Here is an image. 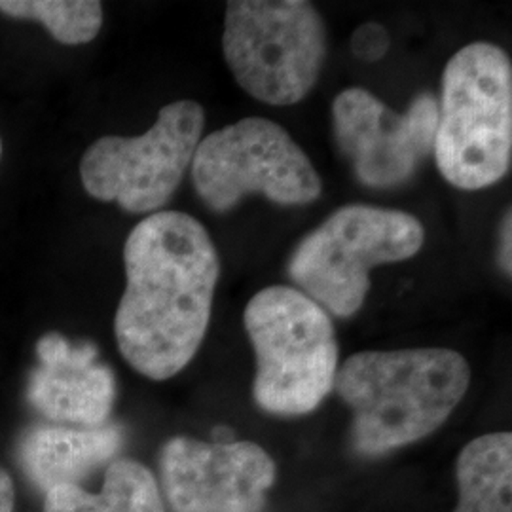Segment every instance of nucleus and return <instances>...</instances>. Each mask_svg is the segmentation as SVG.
Segmentation results:
<instances>
[{
    "label": "nucleus",
    "instance_id": "f257e3e1",
    "mask_svg": "<svg viewBox=\"0 0 512 512\" xmlns=\"http://www.w3.org/2000/svg\"><path fill=\"white\" fill-rule=\"evenodd\" d=\"M124 268L116 344L139 374L164 382L202 346L219 283L217 247L192 215L158 211L129 232Z\"/></svg>",
    "mask_w": 512,
    "mask_h": 512
},
{
    "label": "nucleus",
    "instance_id": "f03ea898",
    "mask_svg": "<svg viewBox=\"0 0 512 512\" xmlns=\"http://www.w3.org/2000/svg\"><path fill=\"white\" fill-rule=\"evenodd\" d=\"M471 366L442 348L363 351L338 368L334 389L353 412V444L378 456L437 431L465 397Z\"/></svg>",
    "mask_w": 512,
    "mask_h": 512
},
{
    "label": "nucleus",
    "instance_id": "7ed1b4c3",
    "mask_svg": "<svg viewBox=\"0 0 512 512\" xmlns=\"http://www.w3.org/2000/svg\"><path fill=\"white\" fill-rule=\"evenodd\" d=\"M435 160L461 190L501 181L512 160L511 57L492 42L461 48L442 74Z\"/></svg>",
    "mask_w": 512,
    "mask_h": 512
},
{
    "label": "nucleus",
    "instance_id": "20e7f679",
    "mask_svg": "<svg viewBox=\"0 0 512 512\" xmlns=\"http://www.w3.org/2000/svg\"><path fill=\"white\" fill-rule=\"evenodd\" d=\"M243 321L256 353V404L277 416L310 414L338 372L329 313L298 289L272 285L249 300Z\"/></svg>",
    "mask_w": 512,
    "mask_h": 512
},
{
    "label": "nucleus",
    "instance_id": "39448f33",
    "mask_svg": "<svg viewBox=\"0 0 512 512\" xmlns=\"http://www.w3.org/2000/svg\"><path fill=\"white\" fill-rule=\"evenodd\" d=\"M425 228L404 211L346 205L302 239L289 275L325 311L351 317L363 308L370 272L420 253Z\"/></svg>",
    "mask_w": 512,
    "mask_h": 512
},
{
    "label": "nucleus",
    "instance_id": "423d86ee",
    "mask_svg": "<svg viewBox=\"0 0 512 512\" xmlns=\"http://www.w3.org/2000/svg\"><path fill=\"white\" fill-rule=\"evenodd\" d=\"M222 50L243 92L289 107L319 80L327 55L325 23L304 0H234L226 4Z\"/></svg>",
    "mask_w": 512,
    "mask_h": 512
},
{
    "label": "nucleus",
    "instance_id": "0eeeda50",
    "mask_svg": "<svg viewBox=\"0 0 512 512\" xmlns=\"http://www.w3.org/2000/svg\"><path fill=\"white\" fill-rule=\"evenodd\" d=\"M190 167L198 196L217 213L251 194L279 205H308L323 192L308 154L268 118L251 116L213 131L200 141Z\"/></svg>",
    "mask_w": 512,
    "mask_h": 512
},
{
    "label": "nucleus",
    "instance_id": "6e6552de",
    "mask_svg": "<svg viewBox=\"0 0 512 512\" xmlns=\"http://www.w3.org/2000/svg\"><path fill=\"white\" fill-rule=\"evenodd\" d=\"M203 126L202 105L181 99L165 105L156 124L139 137L97 139L80 160L84 190L133 215L158 213L183 183L202 141Z\"/></svg>",
    "mask_w": 512,
    "mask_h": 512
},
{
    "label": "nucleus",
    "instance_id": "1a4fd4ad",
    "mask_svg": "<svg viewBox=\"0 0 512 512\" xmlns=\"http://www.w3.org/2000/svg\"><path fill=\"white\" fill-rule=\"evenodd\" d=\"M334 135L355 177L368 188L408 183L433 152L439 99L420 93L406 112H395L374 93L348 88L332 103Z\"/></svg>",
    "mask_w": 512,
    "mask_h": 512
},
{
    "label": "nucleus",
    "instance_id": "9d476101",
    "mask_svg": "<svg viewBox=\"0 0 512 512\" xmlns=\"http://www.w3.org/2000/svg\"><path fill=\"white\" fill-rule=\"evenodd\" d=\"M162 478L175 512H258L275 465L253 442L177 437L162 450Z\"/></svg>",
    "mask_w": 512,
    "mask_h": 512
},
{
    "label": "nucleus",
    "instance_id": "9b49d317",
    "mask_svg": "<svg viewBox=\"0 0 512 512\" xmlns=\"http://www.w3.org/2000/svg\"><path fill=\"white\" fill-rule=\"evenodd\" d=\"M38 366L29 376L27 401L55 423L101 427L109 420L116 382L90 342L46 332L37 342Z\"/></svg>",
    "mask_w": 512,
    "mask_h": 512
},
{
    "label": "nucleus",
    "instance_id": "f8f14e48",
    "mask_svg": "<svg viewBox=\"0 0 512 512\" xmlns=\"http://www.w3.org/2000/svg\"><path fill=\"white\" fill-rule=\"evenodd\" d=\"M120 444L122 431L116 425H42L23 437L19 458L38 488L50 492L57 486H78V480L107 463Z\"/></svg>",
    "mask_w": 512,
    "mask_h": 512
},
{
    "label": "nucleus",
    "instance_id": "ddd939ff",
    "mask_svg": "<svg viewBox=\"0 0 512 512\" xmlns=\"http://www.w3.org/2000/svg\"><path fill=\"white\" fill-rule=\"evenodd\" d=\"M458 486L454 512H512L511 433L471 440L459 454Z\"/></svg>",
    "mask_w": 512,
    "mask_h": 512
},
{
    "label": "nucleus",
    "instance_id": "4468645a",
    "mask_svg": "<svg viewBox=\"0 0 512 512\" xmlns=\"http://www.w3.org/2000/svg\"><path fill=\"white\" fill-rule=\"evenodd\" d=\"M44 512H164L158 484L137 461H114L107 469L99 494L76 484L46 492Z\"/></svg>",
    "mask_w": 512,
    "mask_h": 512
},
{
    "label": "nucleus",
    "instance_id": "2eb2a0df",
    "mask_svg": "<svg viewBox=\"0 0 512 512\" xmlns=\"http://www.w3.org/2000/svg\"><path fill=\"white\" fill-rule=\"evenodd\" d=\"M0 14L37 21L65 46L88 44L103 27V4L97 0H0Z\"/></svg>",
    "mask_w": 512,
    "mask_h": 512
},
{
    "label": "nucleus",
    "instance_id": "dca6fc26",
    "mask_svg": "<svg viewBox=\"0 0 512 512\" xmlns=\"http://www.w3.org/2000/svg\"><path fill=\"white\" fill-rule=\"evenodd\" d=\"M389 44H391V38H389L387 29L382 23H376V21H368V23L359 25L351 37L353 54L365 63L380 61L387 54Z\"/></svg>",
    "mask_w": 512,
    "mask_h": 512
},
{
    "label": "nucleus",
    "instance_id": "f3484780",
    "mask_svg": "<svg viewBox=\"0 0 512 512\" xmlns=\"http://www.w3.org/2000/svg\"><path fill=\"white\" fill-rule=\"evenodd\" d=\"M511 228V209H509L507 215H505V219H503V224H501V238H499V264H501V270L509 275V277H511L512 274Z\"/></svg>",
    "mask_w": 512,
    "mask_h": 512
},
{
    "label": "nucleus",
    "instance_id": "a211bd4d",
    "mask_svg": "<svg viewBox=\"0 0 512 512\" xmlns=\"http://www.w3.org/2000/svg\"><path fill=\"white\" fill-rule=\"evenodd\" d=\"M14 484L10 475L0 469V512H14Z\"/></svg>",
    "mask_w": 512,
    "mask_h": 512
},
{
    "label": "nucleus",
    "instance_id": "6ab92c4d",
    "mask_svg": "<svg viewBox=\"0 0 512 512\" xmlns=\"http://www.w3.org/2000/svg\"><path fill=\"white\" fill-rule=\"evenodd\" d=\"M0 160H2V139H0Z\"/></svg>",
    "mask_w": 512,
    "mask_h": 512
}]
</instances>
